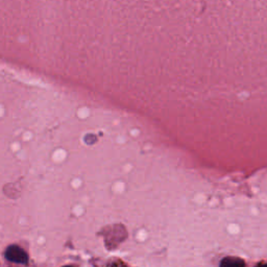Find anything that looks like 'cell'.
<instances>
[{
    "label": "cell",
    "instance_id": "1",
    "mask_svg": "<svg viewBox=\"0 0 267 267\" xmlns=\"http://www.w3.org/2000/svg\"><path fill=\"white\" fill-rule=\"evenodd\" d=\"M5 258L10 262L18 264H24L27 262L26 253L17 246H10L7 248L5 252Z\"/></svg>",
    "mask_w": 267,
    "mask_h": 267
}]
</instances>
